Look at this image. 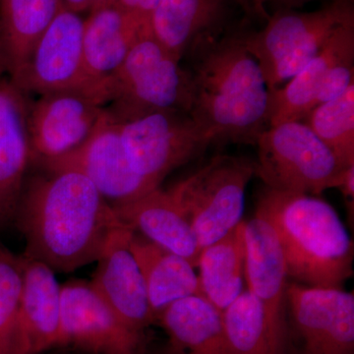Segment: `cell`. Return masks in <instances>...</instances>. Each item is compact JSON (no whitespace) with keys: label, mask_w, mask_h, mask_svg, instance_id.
<instances>
[{"label":"cell","mask_w":354,"mask_h":354,"mask_svg":"<svg viewBox=\"0 0 354 354\" xmlns=\"http://www.w3.org/2000/svg\"><path fill=\"white\" fill-rule=\"evenodd\" d=\"M25 257L71 272L99 259L122 223L94 184L75 171L51 172L23 189L15 216Z\"/></svg>","instance_id":"cell-1"},{"label":"cell","mask_w":354,"mask_h":354,"mask_svg":"<svg viewBox=\"0 0 354 354\" xmlns=\"http://www.w3.org/2000/svg\"><path fill=\"white\" fill-rule=\"evenodd\" d=\"M192 76L189 114L216 142L255 145L268 128L270 94L243 38L204 46Z\"/></svg>","instance_id":"cell-2"},{"label":"cell","mask_w":354,"mask_h":354,"mask_svg":"<svg viewBox=\"0 0 354 354\" xmlns=\"http://www.w3.org/2000/svg\"><path fill=\"white\" fill-rule=\"evenodd\" d=\"M255 213L274 227L290 278L314 288H342L353 276V242L329 203L265 187Z\"/></svg>","instance_id":"cell-3"},{"label":"cell","mask_w":354,"mask_h":354,"mask_svg":"<svg viewBox=\"0 0 354 354\" xmlns=\"http://www.w3.org/2000/svg\"><path fill=\"white\" fill-rule=\"evenodd\" d=\"M192 76L147 27L109 84L114 118L125 120L153 111L189 113Z\"/></svg>","instance_id":"cell-4"},{"label":"cell","mask_w":354,"mask_h":354,"mask_svg":"<svg viewBox=\"0 0 354 354\" xmlns=\"http://www.w3.org/2000/svg\"><path fill=\"white\" fill-rule=\"evenodd\" d=\"M353 21V7L348 0H335L313 12L281 9L270 16L264 29L248 35L243 41L272 92L311 62L337 28Z\"/></svg>","instance_id":"cell-5"},{"label":"cell","mask_w":354,"mask_h":354,"mask_svg":"<svg viewBox=\"0 0 354 354\" xmlns=\"http://www.w3.org/2000/svg\"><path fill=\"white\" fill-rule=\"evenodd\" d=\"M255 145V176L272 190L315 196L339 187L348 167L302 121L268 127Z\"/></svg>","instance_id":"cell-6"},{"label":"cell","mask_w":354,"mask_h":354,"mask_svg":"<svg viewBox=\"0 0 354 354\" xmlns=\"http://www.w3.org/2000/svg\"><path fill=\"white\" fill-rule=\"evenodd\" d=\"M254 176L252 160L216 155L169 188L201 249L241 223L246 187Z\"/></svg>","instance_id":"cell-7"},{"label":"cell","mask_w":354,"mask_h":354,"mask_svg":"<svg viewBox=\"0 0 354 354\" xmlns=\"http://www.w3.org/2000/svg\"><path fill=\"white\" fill-rule=\"evenodd\" d=\"M118 123L133 169L157 186L169 172L199 157L214 143L185 111H153Z\"/></svg>","instance_id":"cell-8"},{"label":"cell","mask_w":354,"mask_h":354,"mask_svg":"<svg viewBox=\"0 0 354 354\" xmlns=\"http://www.w3.org/2000/svg\"><path fill=\"white\" fill-rule=\"evenodd\" d=\"M41 164L50 172H80L113 207L135 201L160 187L133 169L121 140L120 123L109 109L82 145Z\"/></svg>","instance_id":"cell-9"},{"label":"cell","mask_w":354,"mask_h":354,"mask_svg":"<svg viewBox=\"0 0 354 354\" xmlns=\"http://www.w3.org/2000/svg\"><path fill=\"white\" fill-rule=\"evenodd\" d=\"M143 332L132 329L92 283L73 281L62 286L59 346L88 354H145Z\"/></svg>","instance_id":"cell-10"},{"label":"cell","mask_w":354,"mask_h":354,"mask_svg":"<svg viewBox=\"0 0 354 354\" xmlns=\"http://www.w3.org/2000/svg\"><path fill=\"white\" fill-rule=\"evenodd\" d=\"M84 22L80 14L62 6L35 44L17 88L35 91L41 95L80 91L95 95L106 104L104 95L91 83L86 72Z\"/></svg>","instance_id":"cell-11"},{"label":"cell","mask_w":354,"mask_h":354,"mask_svg":"<svg viewBox=\"0 0 354 354\" xmlns=\"http://www.w3.org/2000/svg\"><path fill=\"white\" fill-rule=\"evenodd\" d=\"M28 111L31 158L55 160L82 145L106 113L104 102L80 91L41 95Z\"/></svg>","instance_id":"cell-12"},{"label":"cell","mask_w":354,"mask_h":354,"mask_svg":"<svg viewBox=\"0 0 354 354\" xmlns=\"http://www.w3.org/2000/svg\"><path fill=\"white\" fill-rule=\"evenodd\" d=\"M286 305L302 354H353V292L288 283Z\"/></svg>","instance_id":"cell-13"},{"label":"cell","mask_w":354,"mask_h":354,"mask_svg":"<svg viewBox=\"0 0 354 354\" xmlns=\"http://www.w3.org/2000/svg\"><path fill=\"white\" fill-rule=\"evenodd\" d=\"M22 262L12 354H41L59 346L62 286L44 263L25 256Z\"/></svg>","instance_id":"cell-14"},{"label":"cell","mask_w":354,"mask_h":354,"mask_svg":"<svg viewBox=\"0 0 354 354\" xmlns=\"http://www.w3.org/2000/svg\"><path fill=\"white\" fill-rule=\"evenodd\" d=\"M132 232L125 225L113 230L90 283L129 327L144 333L155 318L145 281L128 245Z\"/></svg>","instance_id":"cell-15"},{"label":"cell","mask_w":354,"mask_h":354,"mask_svg":"<svg viewBox=\"0 0 354 354\" xmlns=\"http://www.w3.org/2000/svg\"><path fill=\"white\" fill-rule=\"evenodd\" d=\"M147 27L149 25L121 8L113 0L91 10L84 22L86 72L106 102L111 78Z\"/></svg>","instance_id":"cell-16"},{"label":"cell","mask_w":354,"mask_h":354,"mask_svg":"<svg viewBox=\"0 0 354 354\" xmlns=\"http://www.w3.org/2000/svg\"><path fill=\"white\" fill-rule=\"evenodd\" d=\"M245 281L248 290L263 305L274 330L288 337V274L283 251L269 221L255 213L245 221Z\"/></svg>","instance_id":"cell-17"},{"label":"cell","mask_w":354,"mask_h":354,"mask_svg":"<svg viewBox=\"0 0 354 354\" xmlns=\"http://www.w3.org/2000/svg\"><path fill=\"white\" fill-rule=\"evenodd\" d=\"M354 62V21L335 30L322 50L286 86L269 92L268 127L302 121L315 108L316 95L330 70Z\"/></svg>","instance_id":"cell-18"},{"label":"cell","mask_w":354,"mask_h":354,"mask_svg":"<svg viewBox=\"0 0 354 354\" xmlns=\"http://www.w3.org/2000/svg\"><path fill=\"white\" fill-rule=\"evenodd\" d=\"M113 208L121 223L133 232L198 267L201 247L169 189L156 188L135 201Z\"/></svg>","instance_id":"cell-19"},{"label":"cell","mask_w":354,"mask_h":354,"mask_svg":"<svg viewBox=\"0 0 354 354\" xmlns=\"http://www.w3.org/2000/svg\"><path fill=\"white\" fill-rule=\"evenodd\" d=\"M12 83L0 84V227L12 221L31 160L24 100Z\"/></svg>","instance_id":"cell-20"},{"label":"cell","mask_w":354,"mask_h":354,"mask_svg":"<svg viewBox=\"0 0 354 354\" xmlns=\"http://www.w3.org/2000/svg\"><path fill=\"white\" fill-rule=\"evenodd\" d=\"M128 245L145 281L155 320L177 300L201 295L199 279L189 261L165 250L135 232H132Z\"/></svg>","instance_id":"cell-21"},{"label":"cell","mask_w":354,"mask_h":354,"mask_svg":"<svg viewBox=\"0 0 354 354\" xmlns=\"http://www.w3.org/2000/svg\"><path fill=\"white\" fill-rule=\"evenodd\" d=\"M62 6V0H0V64L16 87L35 44Z\"/></svg>","instance_id":"cell-22"},{"label":"cell","mask_w":354,"mask_h":354,"mask_svg":"<svg viewBox=\"0 0 354 354\" xmlns=\"http://www.w3.org/2000/svg\"><path fill=\"white\" fill-rule=\"evenodd\" d=\"M171 354H227L223 313L201 295L177 300L158 316Z\"/></svg>","instance_id":"cell-23"},{"label":"cell","mask_w":354,"mask_h":354,"mask_svg":"<svg viewBox=\"0 0 354 354\" xmlns=\"http://www.w3.org/2000/svg\"><path fill=\"white\" fill-rule=\"evenodd\" d=\"M245 221L200 254V291L205 299L223 313L243 292L245 279Z\"/></svg>","instance_id":"cell-24"},{"label":"cell","mask_w":354,"mask_h":354,"mask_svg":"<svg viewBox=\"0 0 354 354\" xmlns=\"http://www.w3.org/2000/svg\"><path fill=\"white\" fill-rule=\"evenodd\" d=\"M223 0H160L149 21L153 38L180 60L223 14Z\"/></svg>","instance_id":"cell-25"},{"label":"cell","mask_w":354,"mask_h":354,"mask_svg":"<svg viewBox=\"0 0 354 354\" xmlns=\"http://www.w3.org/2000/svg\"><path fill=\"white\" fill-rule=\"evenodd\" d=\"M223 324L227 354H286L288 337L274 330L248 290L223 312Z\"/></svg>","instance_id":"cell-26"},{"label":"cell","mask_w":354,"mask_h":354,"mask_svg":"<svg viewBox=\"0 0 354 354\" xmlns=\"http://www.w3.org/2000/svg\"><path fill=\"white\" fill-rule=\"evenodd\" d=\"M344 167L354 165V83L337 99L312 109L302 120Z\"/></svg>","instance_id":"cell-27"},{"label":"cell","mask_w":354,"mask_h":354,"mask_svg":"<svg viewBox=\"0 0 354 354\" xmlns=\"http://www.w3.org/2000/svg\"><path fill=\"white\" fill-rule=\"evenodd\" d=\"M22 271V256L14 255L0 242V354L13 353Z\"/></svg>","instance_id":"cell-28"},{"label":"cell","mask_w":354,"mask_h":354,"mask_svg":"<svg viewBox=\"0 0 354 354\" xmlns=\"http://www.w3.org/2000/svg\"><path fill=\"white\" fill-rule=\"evenodd\" d=\"M113 1L137 19L149 25L151 16L160 0H113Z\"/></svg>","instance_id":"cell-29"},{"label":"cell","mask_w":354,"mask_h":354,"mask_svg":"<svg viewBox=\"0 0 354 354\" xmlns=\"http://www.w3.org/2000/svg\"><path fill=\"white\" fill-rule=\"evenodd\" d=\"M337 189L342 191V196L348 206V214H351V218L353 216L354 205V165L348 167L342 176L341 184Z\"/></svg>","instance_id":"cell-30"},{"label":"cell","mask_w":354,"mask_h":354,"mask_svg":"<svg viewBox=\"0 0 354 354\" xmlns=\"http://www.w3.org/2000/svg\"><path fill=\"white\" fill-rule=\"evenodd\" d=\"M109 1L111 0H62V3L65 8L80 14L84 11L93 10Z\"/></svg>","instance_id":"cell-31"},{"label":"cell","mask_w":354,"mask_h":354,"mask_svg":"<svg viewBox=\"0 0 354 354\" xmlns=\"http://www.w3.org/2000/svg\"><path fill=\"white\" fill-rule=\"evenodd\" d=\"M236 1L245 9L246 12L261 15L266 19H269L270 16L268 15L267 11L261 7L260 0H236Z\"/></svg>","instance_id":"cell-32"},{"label":"cell","mask_w":354,"mask_h":354,"mask_svg":"<svg viewBox=\"0 0 354 354\" xmlns=\"http://www.w3.org/2000/svg\"><path fill=\"white\" fill-rule=\"evenodd\" d=\"M314 0H260L261 7L266 11L265 6L267 3H274L276 6L283 7V9L300 7Z\"/></svg>","instance_id":"cell-33"}]
</instances>
